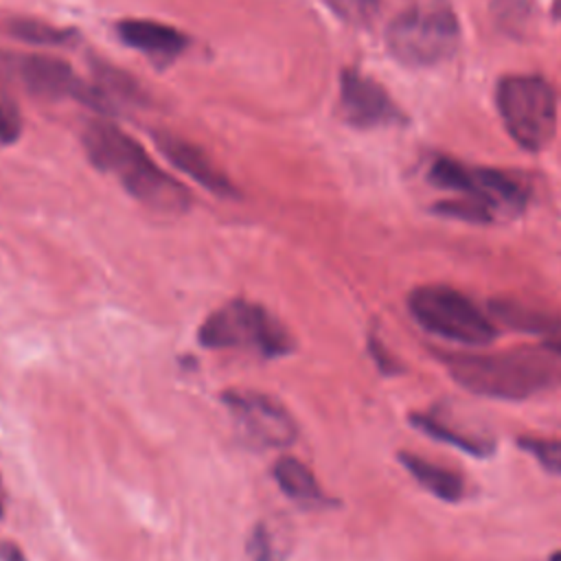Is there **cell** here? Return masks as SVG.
<instances>
[{
  "instance_id": "e0dca14e",
  "label": "cell",
  "mask_w": 561,
  "mask_h": 561,
  "mask_svg": "<svg viewBox=\"0 0 561 561\" xmlns=\"http://www.w3.org/2000/svg\"><path fill=\"white\" fill-rule=\"evenodd\" d=\"M11 33L20 39H26V42H33V44H46V46H53V44H64L72 37L70 31H64V28H55L50 24H44V22H35V20H18L11 24Z\"/></svg>"
},
{
  "instance_id": "7c38bea8",
  "label": "cell",
  "mask_w": 561,
  "mask_h": 561,
  "mask_svg": "<svg viewBox=\"0 0 561 561\" xmlns=\"http://www.w3.org/2000/svg\"><path fill=\"white\" fill-rule=\"evenodd\" d=\"M116 33L127 46L162 64L175 59L186 48L184 33L153 20H123L116 24Z\"/></svg>"
},
{
  "instance_id": "7a4b0ae2",
  "label": "cell",
  "mask_w": 561,
  "mask_h": 561,
  "mask_svg": "<svg viewBox=\"0 0 561 561\" xmlns=\"http://www.w3.org/2000/svg\"><path fill=\"white\" fill-rule=\"evenodd\" d=\"M83 149L96 169L112 173L140 204L162 213H184L188 208V191L167 175L145 149L116 125L92 121L83 129Z\"/></svg>"
},
{
  "instance_id": "8fae6325",
  "label": "cell",
  "mask_w": 561,
  "mask_h": 561,
  "mask_svg": "<svg viewBox=\"0 0 561 561\" xmlns=\"http://www.w3.org/2000/svg\"><path fill=\"white\" fill-rule=\"evenodd\" d=\"M158 149L169 158L173 167L191 175L195 182H199L204 188H208L215 195L232 197L234 186L232 182L213 164V160L193 142L175 138L171 134H158L156 136Z\"/></svg>"
},
{
  "instance_id": "ba28073f",
  "label": "cell",
  "mask_w": 561,
  "mask_h": 561,
  "mask_svg": "<svg viewBox=\"0 0 561 561\" xmlns=\"http://www.w3.org/2000/svg\"><path fill=\"white\" fill-rule=\"evenodd\" d=\"M224 405L237 423L243 438L256 447H289L296 440V423L291 414L270 394L256 390H226Z\"/></svg>"
},
{
  "instance_id": "277c9868",
  "label": "cell",
  "mask_w": 561,
  "mask_h": 561,
  "mask_svg": "<svg viewBox=\"0 0 561 561\" xmlns=\"http://www.w3.org/2000/svg\"><path fill=\"white\" fill-rule=\"evenodd\" d=\"M460 42V24L445 0H419L401 11L386 31L392 57L405 66H436L449 59Z\"/></svg>"
},
{
  "instance_id": "cb8c5ba5",
  "label": "cell",
  "mask_w": 561,
  "mask_h": 561,
  "mask_svg": "<svg viewBox=\"0 0 561 561\" xmlns=\"http://www.w3.org/2000/svg\"><path fill=\"white\" fill-rule=\"evenodd\" d=\"M550 561H561V550H557V552L550 557Z\"/></svg>"
},
{
  "instance_id": "30bf717a",
  "label": "cell",
  "mask_w": 561,
  "mask_h": 561,
  "mask_svg": "<svg viewBox=\"0 0 561 561\" xmlns=\"http://www.w3.org/2000/svg\"><path fill=\"white\" fill-rule=\"evenodd\" d=\"M340 107L344 118L355 127H377L403 121V114L390 94L355 68H346L340 77Z\"/></svg>"
},
{
  "instance_id": "8992f818",
  "label": "cell",
  "mask_w": 561,
  "mask_h": 561,
  "mask_svg": "<svg viewBox=\"0 0 561 561\" xmlns=\"http://www.w3.org/2000/svg\"><path fill=\"white\" fill-rule=\"evenodd\" d=\"M408 309L421 329L447 342L484 346L497 337L495 322L471 298L447 285L414 287Z\"/></svg>"
},
{
  "instance_id": "9c48e42d",
  "label": "cell",
  "mask_w": 561,
  "mask_h": 561,
  "mask_svg": "<svg viewBox=\"0 0 561 561\" xmlns=\"http://www.w3.org/2000/svg\"><path fill=\"white\" fill-rule=\"evenodd\" d=\"M11 70L31 92L55 99H77L96 110H110V99L103 88L79 79L66 61L53 57H7Z\"/></svg>"
},
{
  "instance_id": "5b68a950",
  "label": "cell",
  "mask_w": 561,
  "mask_h": 561,
  "mask_svg": "<svg viewBox=\"0 0 561 561\" xmlns=\"http://www.w3.org/2000/svg\"><path fill=\"white\" fill-rule=\"evenodd\" d=\"M197 340L206 348H248L263 357H283L294 348L289 331L265 307L243 298L217 307Z\"/></svg>"
},
{
  "instance_id": "44dd1931",
  "label": "cell",
  "mask_w": 561,
  "mask_h": 561,
  "mask_svg": "<svg viewBox=\"0 0 561 561\" xmlns=\"http://www.w3.org/2000/svg\"><path fill=\"white\" fill-rule=\"evenodd\" d=\"M0 561H26V557L13 541H0Z\"/></svg>"
},
{
  "instance_id": "d6986e66",
  "label": "cell",
  "mask_w": 561,
  "mask_h": 561,
  "mask_svg": "<svg viewBox=\"0 0 561 561\" xmlns=\"http://www.w3.org/2000/svg\"><path fill=\"white\" fill-rule=\"evenodd\" d=\"M248 554L252 561H280V557L276 554V550L272 546L270 533L265 530L263 524H256L252 528L250 539H248Z\"/></svg>"
},
{
  "instance_id": "5bb4252c",
  "label": "cell",
  "mask_w": 561,
  "mask_h": 561,
  "mask_svg": "<svg viewBox=\"0 0 561 561\" xmlns=\"http://www.w3.org/2000/svg\"><path fill=\"white\" fill-rule=\"evenodd\" d=\"M399 460L405 467V471L434 497L445 502H458L465 495V482L456 471L434 465L410 451L399 454Z\"/></svg>"
},
{
  "instance_id": "52a82bcc",
  "label": "cell",
  "mask_w": 561,
  "mask_h": 561,
  "mask_svg": "<svg viewBox=\"0 0 561 561\" xmlns=\"http://www.w3.org/2000/svg\"><path fill=\"white\" fill-rule=\"evenodd\" d=\"M497 112L517 145L541 151L557 131V96L552 85L537 75H508L495 90Z\"/></svg>"
},
{
  "instance_id": "4fadbf2b",
  "label": "cell",
  "mask_w": 561,
  "mask_h": 561,
  "mask_svg": "<svg viewBox=\"0 0 561 561\" xmlns=\"http://www.w3.org/2000/svg\"><path fill=\"white\" fill-rule=\"evenodd\" d=\"M272 476L278 484V489L294 500L300 506L313 508V506H327L329 497L324 495V491L320 489L316 476L311 473V469L300 462L294 456H283L276 460Z\"/></svg>"
},
{
  "instance_id": "ffe728a7",
  "label": "cell",
  "mask_w": 561,
  "mask_h": 561,
  "mask_svg": "<svg viewBox=\"0 0 561 561\" xmlns=\"http://www.w3.org/2000/svg\"><path fill=\"white\" fill-rule=\"evenodd\" d=\"M22 131L20 114L9 103L0 101V142H13Z\"/></svg>"
},
{
  "instance_id": "7402d4cb",
  "label": "cell",
  "mask_w": 561,
  "mask_h": 561,
  "mask_svg": "<svg viewBox=\"0 0 561 561\" xmlns=\"http://www.w3.org/2000/svg\"><path fill=\"white\" fill-rule=\"evenodd\" d=\"M4 500H7V493H4V486H2V478H0V517L4 515Z\"/></svg>"
},
{
  "instance_id": "603a6c76",
  "label": "cell",
  "mask_w": 561,
  "mask_h": 561,
  "mask_svg": "<svg viewBox=\"0 0 561 561\" xmlns=\"http://www.w3.org/2000/svg\"><path fill=\"white\" fill-rule=\"evenodd\" d=\"M552 13H554V18H561V0H554V4H552Z\"/></svg>"
},
{
  "instance_id": "2e32d148",
  "label": "cell",
  "mask_w": 561,
  "mask_h": 561,
  "mask_svg": "<svg viewBox=\"0 0 561 561\" xmlns=\"http://www.w3.org/2000/svg\"><path fill=\"white\" fill-rule=\"evenodd\" d=\"M519 449L530 454L541 469L561 476V438H548V436H522L517 440Z\"/></svg>"
},
{
  "instance_id": "6da1fadb",
  "label": "cell",
  "mask_w": 561,
  "mask_h": 561,
  "mask_svg": "<svg viewBox=\"0 0 561 561\" xmlns=\"http://www.w3.org/2000/svg\"><path fill=\"white\" fill-rule=\"evenodd\" d=\"M454 381L489 399H526L561 383V351L543 342L500 353L445 355Z\"/></svg>"
},
{
  "instance_id": "3957f363",
  "label": "cell",
  "mask_w": 561,
  "mask_h": 561,
  "mask_svg": "<svg viewBox=\"0 0 561 561\" xmlns=\"http://www.w3.org/2000/svg\"><path fill=\"white\" fill-rule=\"evenodd\" d=\"M430 180L438 188L456 193V199L436 204V213L473 224H489L519 215L528 204V186L506 171L467 164L440 156L430 167Z\"/></svg>"
},
{
  "instance_id": "9a60e30c",
  "label": "cell",
  "mask_w": 561,
  "mask_h": 561,
  "mask_svg": "<svg viewBox=\"0 0 561 561\" xmlns=\"http://www.w3.org/2000/svg\"><path fill=\"white\" fill-rule=\"evenodd\" d=\"M412 423L425 432L427 436L440 440V443H447L469 456H489L491 454V443L489 440H482V438H476V436H469V434H462V432H456L454 427L440 423L438 419L434 416H427V414H416L412 416Z\"/></svg>"
},
{
  "instance_id": "ac0fdd59",
  "label": "cell",
  "mask_w": 561,
  "mask_h": 561,
  "mask_svg": "<svg viewBox=\"0 0 561 561\" xmlns=\"http://www.w3.org/2000/svg\"><path fill=\"white\" fill-rule=\"evenodd\" d=\"M329 9L348 24H366L379 9V0H324Z\"/></svg>"
}]
</instances>
